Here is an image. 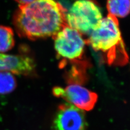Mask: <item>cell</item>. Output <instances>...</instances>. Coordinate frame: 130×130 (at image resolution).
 Here are the masks:
<instances>
[{
    "label": "cell",
    "mask_w": 130,
    "mask_h": 130,
    "mask_svg": "<svg viewBox=\"0 0 130 130\" xmlns=\"http://www.w3.org/2000/svg\"><path fill=\"white\" fill-rule=\"evenodd\" d=\"M15 45L14 34L13 29L7 26H0V53H6Z\"/></svg>",
    "instance_id": "9c48e42d"
},
{
    "label": "cell",
    "mask_w": 130,
    "mask_h": 130,
    "mask_svg": "<svg viewBox=\"0 0 130 130\" xmlns=\"http://www.w3.org/2000/svg\"><path fill=\"white\" fill-rule=\"evenodd\" d=\"M86 116L84 110L71 104L59 106L52 124L53 130H86Z\"/></svg>",
    "instance_id": "5b68a950"
},
{
    "label": "cell",
    "mask_w": 130,
    "mask_h": 130,
    "mask_svg": "<svg viewBox=\"0 0 130 130\" xmlns=\"http://www.w3.org/2000/svg\"><path fill=\"white\" fill-rule=\"evenodd\" d=\"M66 13L55 0H35L19 6L13 24L20 37L31 40L53 37L67 24Z\"/></svg>",
    "instance_id": "6da1fadb"
},
{
    "label": "cell",
    "mask_w": 130,
    "mask_h": 130,
    "mask_svg": "<svg viewBox=\"0 0 130 130\" xmlns=\"http://www.w3.org/2000/svg\"><path fill=\"white\" fill-rule=\"evenodd\" d=\"M95 51L100 52L108 65L123 66L128 61V56L122 38L116 17L108 14L86 40Z\"/></svg>",
    "instance_id": "7a4b0ae2"
},
{
    "label": "cell",
    "mask_w": 130,
    "mask_h": 130,
    "mask_svg": "<svg viewBox=\"0 0 130 130\" xmlns=\"http://www.w3.org/2000/svg\"><path fill=\"white\" fill-rule=\"evenodd\" d=\"M53 94L85 111H90L94 108L98 100L95 93L78 84H70L65 88L55 87L53 88Z\"/></svg>",
    "instance_id": "8992f818"
},
{
    "label": "cell",
    "mask_w": 130,
    "mask_h": 130,
    "mask_svg": "<svg viewBox=\"0 0 130 130\" xmlns=\"http://www.w3.org/2000/svg\"><path fill=\"white\" fill-rule=\"evenodd\" d=\"M109 14L116 18H125L130 13V0H107Z\"/></svg>",
    "instance_id": "ba28073f"
},
{
    "label": "cell",
    "mask_w": 130,
    "mask_h": 130,
    "mask_svg": "<svg viewBox=\"0 0 130 130\" xmlns=\"http://www.w3.org/2000/svg\"><path fill=\"white\" fill-rule=\"evenodd\" d=\"M15 1L20 4V5H26L29 4L35 0H15Z\"/></svg>",
    "instance_id": "8fae6325"
},
{
    "label": "cell",
    "mask_w": 130,
    "mask_h": 130,
    "mask_svg": "<svg viewBox=\"0 0 130 130\" xmlns=\"http://www.w3.org/2000/svg\"><path fill=\"white\" fill-rule=\"evenodd\" d=\"M16 87V80L13 73L0 71V94H9Z\"/></svg>",
    "instance_id": "30bf717a"
},
{
    "label": "cell",
    "mask_w": 130,
    "mask_h": 130,
    "mask_svg": "<svg viewBox=\"0 0 130 130\" xmlns=\"http://www.w3.org/2000/svg\"><path fill=\"white\" fill-rule=\"evenodd\" d=\"M52 38L60 68L73 65H89L85 56L86 40L79 32L66 24Z\"/></svg>",
    "instance_id": "3957f363"
},
{
    "label": "cell",
    "mask_w": 130,
    "mask_h": 130,
    "mask_svg": "<svg viewBox=\"0 0 130 130\" xmlns=\"http://www.w3.org/2000/svg\"><path fill=\"white\" fill-rule=\"evenodd\" d=\"M35 60L27 54L10 55L0 53V71L30 76L35 73Z\"/></svg>",
    "instance_id": "52a82bcc"
},
{
    "label": "cell",
    "mask_w": 130,
    "mask_h": 130,
    "mask_svg": "<svg viewBox=\"0 0 130 130\" xmlns=\"http://www.w3.org/2000/svg\"><path fill=\"white\" fill-rule=\"evenodd\" d=\"M68 26L89 36L103 19L99 7L92 0H77L66 13Z\"/></svg>",
    "instance_id": "277c9868"
}]
</instances>
